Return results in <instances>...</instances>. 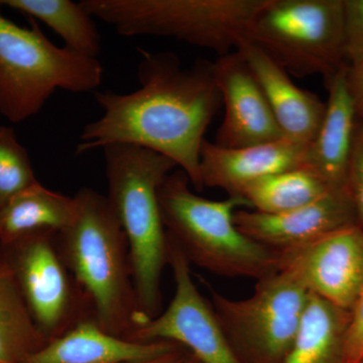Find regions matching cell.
<instances>
[{
  "label": "cell",
  "instance_id": "obj_1",
  "mask_svg": "<svg viewBox=\"0 0 363 363\" xmlns=\"http://www.w3.org/2000/svg\"><path fill=\"white\" fill-rule=\"evenodd\" d=\"M138 52L140 87L128 93L95 91L102 116L86 124L76 154L112 145L152 150L175 162L196 190L202 191L205 131L222 106L212 63L198 60L185 69L173 52Z\"/></svg>",
  "mask_w": 363,
  "mask_h": 363
},
{
  "label": "cell",
  "instance_id": "obj_2",
  "mask_svg": "<svg viewBox=\"0 0 363 363\" xmlns=\"http://www.w3.org/2000/svg\"><path fill=\"white\" fill-rule=\"evenodd\" d=\"M76 216L57 233L62 259L104 330L125 339L138 324L128 240L108 198L90 188L74 196Z\"/></svg>",
  "mask_w": 363,
  "mask_h": 363
},
{
  "label": "cell",
  "instance_id": "obj_3",
  "mask_svg": "<svg viewBox=\"0 0 363 363\" xmlns=\"http://www.w3.org/2000/svg\"><path fill=\"white\" fill-rule=\"evenodd\" d=\"M108 200L130 248L138 324L157 317L162 274L168 264L159 189L177 164L152 150L128 145L104 147ZM136 326V327H138Z\"/></svg>",
  "mask_w": 363,
  "mask_h": 363
},
{
  "label": "cell",
  "instance_id": "obj_4",
  "mask_svg": "<svg viewBox=\"0 0 363 363\" xmlns=\"http://www.w3.org/2000/svg\"><path fill=\"white\" fill-rule=\"evenodd\" d=\"M182 169L169 174L159 189V202L167 236L189 264L228 278H267L279 271V255L255 242L234 223L247 200L228 196L216 201L196 194Z\"/></svg>",
  "mask_w": 363,
  "mask_h": 363
},
{
  "label": "cell",
  "instance_id": "obj_5",
  "mask_svg": "<svg viewBox=\"0 0 363 363\" xmlns=\"http://www.w3.org/2000/svg\"><path fill=\"white\" fill-rule=\"evenodd\" d=\"M102 77L97 58L57 47L33 18L21 26L0 13V114L9 123L39 113L56 90L94 93Z\"/></svg>",
  "mask_w": 363,
  "mask_h": 363
},
{
  "label": "cell",
  "instance_id": "obj_6",
  "mask_svg": "<svg viewBox=\"0 0 363 363\" xmlns=\"http://www.w3.org/2000/svg\"><path fill=\"white\" fill-rule=\"evenodd\" d=\"M267 0H81L93 18L124 37L174 38L218 52L247 39Z\"/></svg>",
  "mask_w": 363,
  "mask_h": 363
},
{
  "label": "cell",
  "instance_id": "obj_7",
  "mask_svg": "<svg viewBox=\"0 0 363 363\" xmlns=\"http://www.w3.org/2000/svg\"><path fill=\"white\" fill-rule=\"evenodd\" d=\"M247 40L289 74L321 75L329 82L348 66L344 0H267Z\"/></svg>",
  "mask_w": 363,
  "mask_h": 363
},
{
  "label": "cell",
  "instance_id": "obj_8",
  "mask_svg": "<svg viewBox=\"0 0 363 363\" xmlns=\"http://www.w3.org/2000/svg\"><path fill=\"white\" fill-rule=\"evenodd\" d=\"M211 307L241 363H283L297 337L309 292L285 269L257 281L252 296L224 297L213 289Z\"/></svg>",
  "mask_w": 363,
  "mask_h": 363
},
{
  "label": "cell",
  "instance_id": "obj_9",
  "mask_svg": "<svg viewBox=\"0 0 363 363\" xmlns=\"http://www.w3.org/2000/svg\"><path fill=\"white\" fill-rule=\"evenodd\" d=\"M0 260L11 269L33 321L48 341L93 318L60 253L57 233L26 234L0 245Z\"/></svg>",
  "mask_w": 363,
  "mask_h": 363
},
{
  "label": "cell",
  "instance_id": "obj_10",
  "mask_svg": "<svg viewBox=\"0 0 363 363\" xmlns=\"http://www.w3.org/2000/svg\"><path fill=\"white\" fill-rule=\"evenodd\" d=\"M168 240V264L173 271L175 294L159 316L136 327L128 340L171 341L187 348L200 363H241L211 305L193 281L191 264L173 240Z\"/></svg>",
  "mask_w": 363,
  "mask_h": 363
},
{
  "label": "cell",
  "instance_id": "obj_11",
  "mask_svg": "<svg viewBox=\"0 0 363 363\" xmlns=\"http://www.w3.org/2000/svg\"><path fill=\"white\" fill-rule=\"evenodd\" d=\"M279 269L290 272L310 294L350 311L363 285V229H336L307 245L278 252Z\"/></svg>",
  "mask_w": 363,
  "mask_h": 363
},
{
  "label": "cell",
  "instance_id": "obj_12",
  "mask_svg": "<svg viewBox=\"0 0 363 363\" xmlns=\"http://www.w3.org/2000/svg\"><path fill=\"white\" fill-rule=\"evenodd\" d=\"M212 70L222 105L225 107L215 145L238 149L286 138L240 52L219 57L212 63Z\"/></svg>",
  "mask_w": 363,
  "mask_h": 363
},
{
  "label": "cell",
  "instance_id": "obj_13",
  "mask_svg": "<svg viewBox=\"0 0 363 363\" xmlns=\"http://www.w3.org/2000/svg\"><path fill=\"white\" fill-rule=\"evenodd\" d=\"M234 223L250 240L274 252H284L309 245L336 229L357 223V218L346 186L284 213L238 210Z\"/></svg>",
  "mask_w": 363,
  "mask_h": 363
},
{
  "label": "cell",
  "instance_id": "obj_14",
  "mask_svg": "<svg viewBox=\"0 0 363 363\" xmlns=\"http://www.w3.org/2000/svg\"><path fill=\"white\" fill-rule=\"evenodd\" d=\"M307 147L289 138L238 149H226L204 140L200 152L203 186L240 197L243 189L253 182L304 167Z\"/></svg>",
  "mask_w": 363,
  "mask_h": 363
},
{
  "label": "cell",
  "instance_id": "obj_15",
  "mask_svg": "<svg viewBox=\"0 0 363 363\" xmlns=\"http://www.w3.org/2000/svg\"><path fill=\"white\" fill-rule=\"evenodd\" d=\"M235 51L259 83L284 135L310 145L323 121L326 104L314 93L298 88L285 69L250 40H241Z\"/></svg>",
  "mask_w": 363,
  "mask_h": 363
},
{
  "label": "cell",
  "instance_id": "obj_16",
  "mask_svg": "<svg viewBox=\"0 0 363 363\" xmlns=\"http://www.w3.org/2000/svg\"><path fill=\"white\" fill-rule=\"evenodd\" d=\"M180 347L171 341L138 342L112 335L93 318H85L52 339L26 363H140Z\"/></svg>",
  "mask_w": 363,
  "mask_h": 363
},
{
  "label": "cell",
  "instance_id": "obj_17",
  "mask_svg": "<svg viewBox=\"0 0 363 363\" xmlns=\"http://www.w3.org/2000/svg\"><path fill=\"white\" fill-rule=\"evenodd\" d=\"M347 66L327 83L328 101L316 138L308 145L305 168L312 169L332 189L346 187L358 118L346 80Z\"/></svg>",
  "mask_w": 363,
  "mask_h": 363
},
{
  "label": "cell",
  "instance_id": "obj_18",
  "mask_svg": "<svg viewBox=\"0 0 363 363\" xmlns=\"http://www.w3.org/2000/svg\"><path fill=\"white\" fill-rule=\"evenodd\" d=\"M76 210L75 198L38 182L0 207V245L37 231L61 233L71 225Z\"/></svg>",
  "mask_w": 363,
  "mask_h": 363
},
{
  "label": "cell",
  "instance_id": "obj_19",
  "mask_svg": "<svg viewBox=\"0 0 363 363\" xmlns=\"http://www.w3.org/2000/svg\"><path fill=\"white\" fill-rule=\"evenodd\" d=\"M350 320V311L310 294L297 337L283 363H344Z\"/></svg>",
  "mask_w": 363,
  "mask_h": 363
},
{
  "label": "cell",
  "instance_id": "obj_20",
  "mask_svg": "<svg viewBox=\"0 0 363 363\" xmlns=\"http://www.w3.org/2000/svg\"><path fill=\"white\" fill-rule=\"evenodd\" d=\"M28 18L49 26L65 43V47L85 56L97 58L101 38L92 16L71 0H0Z\"/></svg>",
  "mask_w": 363,
  "mask_h": 363
},
{
  "label": "cell",
  "instance_id": "obj_21",
  "mask_svg": "<svg viewBox=\"0 0 363 363\" xmlns=\"http://www.w3.org/2000/svg\"><path fill=\"white\" fill-rule=\"evenodd\" d=\"M47 342L11 269L0 260V363H26Z\"/></svg>",
  "mask_w": 363,
  "mask_h": 363
},
{
  "label": "cell",
  "instance_id": "obj_22",
  "mask_svg": "<svg viewBox=\"0 0 363 363\" xmlns=\"http://www.w3.org/2000/svg\"><path fill=\"white\" fill-rule=\"evenodd\" d=\"M331 190L315 172L302 167L253 182L243 189L240 197L255 211L279 214L306 206Z\"/></svg>",
  "mask_w": 363,
  "mask_h": 363
},
{
  "label": "cell",
  "instance_id": "obj_23",
  "mask_svg": "<svg viewBox=\"0 0 363 363\" xmlns=\"http://www.w3.org/2000/svg\"><path fill=\"white\" fill-rule=\"evenodd\" d=\"M38 182L28 150L16 131L0 125V207Z\"/></svg>",
  "mask_w": 363,
  "mask_h": 363
},
{
  "label": "cell",
  "instance_id": "obj_24",
  "mask_svg": "<svg viewBox=\"0 0 363 363\" xmlns=\"http://www.w3.org/2000/svg\"><path fill=\"white\" fill-rule=\"evenodd\" d=\"M345 52L348 66L363 63V0H344Z\"/></svg>",
  "mask_w": 363,
  "mask_h": 363
},
{
  "label": "cell",
  "instance_id": "obj_25",
  "mask_svg": "<svg viewBox=\"0 0 363 363\" xmlns=\"http://www.w3.org/2000/svg\"><path fill=\"white\" fill-rule=\"evenodd\" d=\"M348 191L352 199L357 223L363 229V123H358L353 140L350 167H348Z\"/></svg>",
  "mask_w": 363,
  "mask_h": 363
},
{
  "label": "cell",
  "instance_id": "obj_26",
  "mask_svg": "<svg viewBox=\"0 0 363 363\" xmlns=\"http://www.w3.org/2000/svg\"><path fill=\"white\" fill-rule=\"evenodd\" d=\"M363 358V285L350 310L344 341V363H359Z\"/></svg>",
  "mask_w": 363,
  "mask_h": 363
},
{
  "label": "cell",
  "instance_id": "obj_27",
  "mask_svg": "<svg viewBox=\"0 0 363 363\" xmlns=\"http://www.w3.org/2000/svg\"><path fill=\"white\" fill-rule=\"evenodd\" d=\"M346 80L358 121L363 123V63L347 66Z\"/></svg>",
  "mask_w": 363,
  "mask_h": 363
},
{
  "label": "cell",
  "instance_id": "obj_28",
  "mask_svg": "<svg viewBox=\"0 0 363 363\" xmlns=\"http://www.w3.org/2000/svg\"><path fill=\"white\" fill-rule=\"evenodd\" d=\"M183 348L180 346V347L172 351V352L162 355V357L155 358V359L149 360V362L140 363H186L188 357L184 353Z\"/></svg>",
  "mask_w": 363,
  "mask_h": 363
},
{
  "label": "cell",
  "instance_id": "obj_29",
  "mask_svg": "<svg viewBox=\"0 0 363 363\" xmlns=\"http://www.w3.org/2000/svg\"><path fill=\"white\" fill-rule=\"evenodd\" d=\"M186 363H200L199 362H198L197 359H196V358L194 357H188L187 358V360H186Z\"/></svg>",
  "mask_w": 363,
  "mask_h": 363
},
{
  "label": "cell",
  "instance_id": "obj_30",
  "mask_svg": "<svg viewBox=\"0 0 363 363\" xmlns=\"http://www.w3.org/2000/svg\"><path fill=\"white\" fill-rule=\"evenodd\" d=\"M359 363H363V358L362 360H360V362Z\"/></svg>",
  "mask_w": 363,
  "mask_h": 363
}]
</instances>
